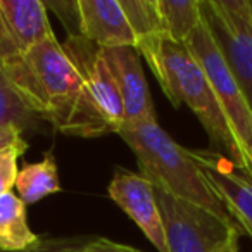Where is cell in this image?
Listing matches in <instances>:
<instances>
[{
  "instance_id": "obj_7",
  "label": "cell",
  "mask_w": 252,
  "mask_h": 252,
  "mask_svg": "<svg viewBox=\"0 0 252 252\" xmlns=\"http://www.w3.org/2000/svg\"><path fill=\"white\" fill-rule=\"evenodd\" d=\"M107 192L111 200H114L123 213L135 221V224L144 231L149 242L159 252H168L164 223L156 189L145 176L130 169L116 168Z\"/></svg>"
},
{
  "instance_id": "obj_15",
  "label": "cell",
  "mask_w": 252,
  "mask_h": 252,
  "mask_svg": "<svg viewBox=\"0 0 252 252\" xmlns=\"http://www.w3.org/2000/svg\"><path fill=\"white\" fill-rule=\"evenodd\" d=\"M162 35L176 43H185L200 25V0H158Z\"/></svg>"
},
{
  "instance_id": "obj_21",
  "label": "cell",
  "mask_w": 252,
  "mask_h": 252,
  "mask_svg": "<svg viewBox=\"0 0 252 252\" xmlns=\"http://www.w3.org/2000/svg\"><path fill=\"white\" fill-rule=\"evenodd\" d=\"M83 252H140V251L130 247V245L109 240V238L104 237H92V240L87 244Z\"/></svg>"
},
{
  "instance_id": "obj_4",
  "label": "cell",
  "mask_w": 252,
  "mask_h": 252,
  "mask_svg": "<svg viewBox=\"0 0 252 252\" xmlns=\"http://www.w3.org/2000/svg\"><path fill=\"white\" fill-rule=\"evenodd\" d=\"M183 45L189 49L193 59L202 67L204 74L213 88L214 97H216L218 104L230 125L231 133L238 144L245 162L244 173H247L252 164V109L240 85L237 83L233 73L224 63L218 47L214 45L209 32L202 25V19Z\"/></svg>"
},
{
  "instance_id": "obj_22",
  "label": "cell",
  "mask_w": 252,
  "mask_h": 252,
  "mask_svg": "<svg viewBox=\"0 0 252 252\" xmlns=\"http://www.w3.org/2000/svg\"><path fill=\"white\" fill-rule=\"evenodd\" d=\"M19 144H25L23 128H19L18 125H7L0 128V152L7 151V149Z\"/></svg>"
},
{
  "instance_id": "obj_24",
  "label": "cell",
  "mask_w": 252,
  "mask_h": 252,
  "mask_svg": "<svg viewBox=\"0 0 252 252\" xmlns=\"http://www.w3.org/2000/svg\"><path fill=\"white\" fill-rule=\"evenodd\" d=\"M245 175H247V176H249V178H251V180H252V164H251V169H249V171H247V173H245Z\"/></svg>"
},
{
  "instance_id": "obj_18",
  "label": "cell",
  "mask_w": 252,
  "mask_h": 252,
  "mask_svg": "<svg viewBox=\"0 0 252 252\" xmlns=\"http://www.w3.org/2000/svg\"><path fill=\"white\" fill-rule=\"evenodd\" d=\"M92 240L88 235H69V237H45L35 245L18 252H83Z\"/></svg>"
},
{
  "instance_id": "obj_13",
  "label": "cell",
  "mask_w": 252,
  "mask_h": 252,
  "mask_svg": "<svg viewBox=\"0 0 252 252\" xmlns=\"http://www.w3.org/2000/svg\"><path fill=\"white\" fill-rule=\"evenodd\" d=\"M40 237L30 228L26 204L9 192L0 195V252H18L35 245Z\"/></svg>"
},
{
  "instance_id": "obj_16",
  "label": "cell",
  "mask_w": 252,
  "mask_h": 252,
  "mask_svg": "<svg viewBox=\"0 0 252 252\" xmlns=\"http://www.w3.org/2000/svg\"><path fill=\"white\" fill-rule=\"evenodd\" d=\"M121 5L138 42L145 36L162 35L158 0H121Z\"/></svg>"
},
{
  "instance_id": "obj_14",
  "label": "cell",
  "mask_w": 252,
  "mask_h": 252,
  "mask_svg": "<svg viewBox=\"0 0 252 252\" xmlns=\"http://www.w3.org/2000/svg\"><path fill=\"white\" fill-rule=\"evenodd\" d=\"M16 189L19 199L25 204H35L52 193L61 192L59 169L52 152L45 154L42 161L26 164L19 171Z\"/></svg>"
},
{
  "instance_id": "obj_20",
  "label": "cell",
  "mask_w": 252,
  "mask_h": 252,
  "mask_svg": "<svg viewBox=\"0 0 252 252\" xmlns=\"http://www.w3.org/2000/svg\"><path fill=\"white\" fill-rule=\"evenodd\" d=\"M47 11H54L57 18L63 21L64 28L67 32V36L80 35V16H78V0L76 2H43Z\"/></svg>"
},
{
  "instance_id": "obj_19",
  "label": "cell",
  "mask_w": 252,
  "mask_h": 252,
  "mask_svg": "<svg viewBox=\"0 0 252 252\" xmlns=\"http://www.w3.org/2000/svg\"><path fill=\"white\" fill-rule=\"evenodd\" d=\"M28 149V144H19L14 147L7 149V151L0 152V195L12 192L16 187V180H18L19 169H18V159Z\"/></svg>"
},
{
  "instance_id": "obj_3",
  "label": "cell",
  "mask_w": 252,
  "mask_h": 252,
  "mask_svg": "<svg viewBox=\"0 0 252 252\" xmlns=\"http://www.w3.org/2000/svg\"><path fill=\"white\" fill-rule=\"evenodd\" d=\"M118 135L137 158L140 175L152 185L175 199L200 207L223 223L237 226L200 171L192 152L176 144L158 121L125 128Z\"/></svg>"
},
{
  "instance_id": "obj_8",
  "label": "cell",
  "mask_w": 252,
  "mask_h": 252,
  "mask_svg": "<svg viewBox=\"0 0 252 252\" xmlns=\"http://www.w3.org/2000/svg\"><path fill=\"white\" fill-rule=\"evenodd\" d=\"M54 35L40 0H0V67Z\"/></svg>"
},
{
  "instance_id": "obj_5",
  "label": "cell",
  "mask_w": 252,
  "mask_h": 252,
  "mask_svg": "<svg viewBox=\"0 0 252 252\" xmlns=\"http://www.w3.org/2000/svg\"><path fill=\"white\" fill-rule=\"evenodd\" d=\"M200 19L252 109V0H200Z\"/></svg>"
},
{
  "instance_id": "obj_6",
  "label": "cell",
  "mask_w": 252,
  "mask_h": 252,
  "mask_svg": "<svg viewBox=\"0 0 252 252\" xmlns=\"http://www.w3.org/2000/svg\"><path fill=\"white\" fill-rule=\"evenodd\" d=\"M156 189L159 209L164 223L168 252H221L237 226L223 223L200 207L187 204Z\"/></svg>"
},
{
  "instance_id": "obj_23",
  "label": "cell",
  "mask_w": 252,
  "mask_h": 252,
  "mask_svg": "<svg viewBox=\"0 0 252 252\" xmlns=\"http://www.w3.org/2000/svg\"><path fill=\"white\" fill-rule=\"evenodd\" d=\"M238 238H240V235H233V237L228 240V244L223 247V251L221 252H240V249H238Z\"/></svg>"
},
{
  "instance_id": "obj_2",
  "label": "cell",
  "mask_w": 252,
  "mask_h": 252,
  "mask_svg": "<svg viewBox=\"0 0 252 252\" xmlns=\"http://www.w3.org/2000/svg\"><path fill=\"white\" fill-rule=\"evenodd\" d=\"M137 50L151 66L171 104L175 107H180L182 104L189 105L209 135L211 142L216 147L224 149L230 156V161L244 171L245 162L230 125L214 97L202 67L193 59L189 49L164 35H151L138 42Z\"/></svg>"
},
{
  "instance_id": "obj_1",
  "label": "cell",
  "mask_w": 252,
  "mask_h": 252,
  "mask_svg": "<svg viewBox=\"0 0 252 252\" xmlns=\"http://www.w3.org/2000/svg\"><path fill=\"white\" fill-rule=\"evenodd\" d=\"M0 78L33 116L71 137L114 133L56 35L0 67Z\"/></svg>"
},
{
  "instance_id": "obj_12",
  "label": "cell",
  "mask_w": 252,
  "mask_h": 252,
  "mask_svg": "<svg viewBox=\"0 0 252 252\" xmlns=\"http://www.w3.org/2000/svg\"><path fill=\"white\" fill-rule=\"evenodd\" d=\"M80 35L100 49L135 47L137 36L121 0H78Z\"/></svg>"
},
{
  "instance_id": "obj_9",
  "label": "cell",
  "mask_w": 252,
  "mask_h": 252,
  "mask_svg": "<svg viewBox=\"0 0 252 252\" xmlns=\"http://www.w3.org/2000/svg\"><path fill=\"white\" fill-rule=\"evenodd\" d=\"M63 49L81 73L97 107L100 109L104 118L111 123L114 133H118L125 123V114H123V104L118 87L102 56V49L88 42L81 35L67 36L66 42L63 43Z\"/></svg>"
},
{
  "instance_id": "obj_11",
  "label": "cell",
  "mask_w": 252,
  "mask_h": 252,
  "mask_svg": "<svg viewBox=\"0 0 252 252\" xmlns=\"http://www.w3.org/2000/svg\"><path fill=\"white\" fill-rule=\"evenodd\" d=\"M190 152L238 231L252 238V180L221 154L209 151Z\"/></svg>"
},
{
  "instance_id": "obj_17",
  "label": "cell",
  "mask_w": 252,
  "mask_h": 252,
  "mask_svg": "<svg viewBox=\"0 0 252 252\" xmlns=\"http://www.w3.org/2000/svg\"><path fill=\"white\" fill-rule=\"evenodd\" d=\"M35 121V116L21 104L14 92L0 78V128L7 125H18L19 128H28Z\"/></svg>"
},
{
  "instance_id": "obj_10",
  "label": "cell",
  "mask_w": 252,
  "mask_h": 252,
  "mask_svg": "<svg viewBox=\"0 0 252 252\" xmlns=\"http://www.w3.org/2000/svg\"><path fill=\"white\" fill-rule=\"evenodd\" d=\"M102 56L111 69L121 97L125 114L121 130L158 121L138 50L135 47H114L102 49Z\"/></svg>"
}]
</instances>
